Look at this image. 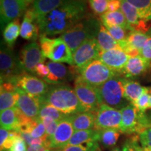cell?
Instances as JSON below:
<instances>
[{
    "instance_id": "cell-16",
    "label": "cell",
    "mask_w": 151,
    "mask_h": 151,
    "mask_svg": "<svg viewBox=\"0 0 151 151\" xmlns=\"http://www.w3.org/2000/svg\"><path fill=\"white\" fill-rule=\"evenodd\" d=\"M72 122L69 116L58 122V127L54 135L50 139V148H65L68 146L71 138L74 133Z\"/></svg>"
},
{
    "instance_id": "cell-18",
    "label": "cell",
    "mask_w": 151,
    "mask_h": 151,
    "mask_svg": "<svg viewBox=\"0 0 151 151\" xmlns=\"http://www.w3.org/2000/svg\"><path fill=\"white\" fill-rule=\"evenodd\" d=\"M19 94L20 97L16 106L17 108L28 118L34 120L39 118L40 111V101L39 97L30 95L20 88Z\"/></svg>"
},
{
    "instance_id": "cell-31",
    "label": "cell",
    "mask_w": 151,
    "mask_h": 151,
    "mask_svg": "<svg viewBox=\"0 0 151 151\" xmlns=\"http://www.w3.org/2000/svg\"><path fill=\"white\" fill-rule=\"evenodd\" d=\"M66 115L62 113L55 107L52 106V105L48 104L47 103H40V111H39V118H50L53 119L57 122H60V120L65 118Z\"/></svg>"
},
{
    "instance_id": "cell-51",
    "label": "cell",
    "mask_w": 151,
    "mask_h": 151,
    "mask_svg": "<svg viewBox=\"0 0 151 151\" xmlns=\"http://www.w3.org/2000/svg\"><path fill=\"white\" fill-rule=\"evenodd\" d=\"M62 150H63V149L62 148H50L47 151H62Z\"/></svg>"
},
{
    "instance_id": "cell-15",
    "label": "cell",
    "mask_w": 151,
    "mask_h": 151,
    "mask_svg": "<svg viewBox=\"0 0 151 151\" xmlns=\"http://www.w3.org/2000/svg\"><path fill=\"white\" fill-rule=\"evenodd\" d=\"M27 5L24 0H0L1 27L20 18L27 11Z\"/></svg>"
},
{
    "instance_id": "cell-41",
    "label": "cell",
    "mask_w": 151,
    "mask_h": 151,
    "mask_svg": "<svg viewBox=\"0 0 151 151\" xmlns=\"http://www.w3.org/2000/svg\"><path fill=\"white\" fill-rule=\"evenodd\" d=\"M49 73H50L49 68L47 64L46 65L44 62H41V63L37 65L35 69V72H34V73L40 76L42 79L46 78L48 76Z\"/></svg>"
},
{
    "instance_id": "cell-49",
    "label": "cell",
    "mask_w": 151,
    "mask_h": 151,
    "mask_svg": "<svg viewBox=\"0 0 151 151\" xmlns=\"http://www.w3.org/2000/svg\"><path fill=\"white\" fill-rule=\"evenodd\" d=\"M148 92L149 96H150V106H149V109H151V87L148 88Z\"/></svg>"
},
{
    "instance_id": "cell-17",
    "label": "cell",
    "mask_w": 151,
    "mask_h": 151,
    "mask_svg": "<svg viewBox=\"0 0 151 151\" xmlns=\"http://www.w3.org/2000/svg\"><path fill=\"white\" fill-rule=\"evenodd\" d=\"M129 58L121 49L115 48L106 51L101 50L98 60L118 74L122 73Z\"/></svg>"
},
{
    "instance_id": "cell-1",
    "label": "cell",
    "mask_w": 151,
    "mask_h": 151,
    "mask_svg": "<svg viewBox=\"0 0 151 151\" xmlns=\"http://www.w3.org/2000/svg\"><path fill=\"white\" fill-rule=\"evenodd\" d=\"M85 0H65L46 16L38 19L40 37L62 35L86 17Z\"/></svg>"
},
{
    "instance_id": "cell-3",
    "label": "cell",
    "mask_w": 151,
    "mask_h": 151,
    "mask_svg": "<svg viewBox=\"0 0 151 151\" xmlns=\"http://www.w3.org/2000/svg\"><path fill=\"white\" fill-rule=\"evenodd\" d=\"M101 22L94 18H85L73 27L62 34L63 39L71 49L72 53L88 39L96 38Z\"/></svg>"
},
{
    "instance_id": "cell-42",
    "label": "cell",
    "mask_w": 151,
    "mask_h": 151,
    "mask_svg": "<svg viewBox=\"0 0 151 151\" xmlns=\"http://www.w3.org/2000/svg\"><path fill=\"white\" fill-rule=\"evenodd\" d=\"M27 144L22 139L21 136L19 137L16 141H15L14 146L11 148L10 151H27Z\"/></svg>"
},
{
    "instance_id": "cell-39",
    "label": "cell",
    "mask_w": 151,
    "mask_h": 151,
    "mask_svg": "<svg viewBox=\"0 0 151 151\" xmlns=\"http://www.w3.org/2000/svg\"><path fill=\"white\" fill-rule=\"evenodd\" d=\"M148 38L140 51V55L147 61L151 62V29L148 31Z\"/></svg>"
},
{
    "instance_id": "cell-7",
    "label": "cell",
    "mask_w": 151,
    "mask_h": 151,
    "mask_svg": "<svg viewBox=\"0 0 151 151\" xmlns=\"http://www.w3.org/2000/svg\"><path fill=\"white\" fill-rule=\"evenodd\" d=\"M78 74L84 81L95 88L101 86L115 76L119 75L99 60H94L78 69Z\"/></svg>"
},
{
    "instance_id": "cell-44",
    "label": "cell",
    "mask_w": 151,
    "mask_h": 151,
    "mask_svg": "<svg viewBox=\"0 0 151 151\" xmlns=\"http://www.w3.org/2000/svg\"><path fill=\"white\" fill-rule=\"evenodd\" d=\"M62 151H92L87 146L78 145V146H67L63 148Z\"/></svg>"
},
{
    "instance_id": "cell-32",
    "label": "cell",
    "mask_w": 151,
    "mask_h": 151,
    "mask_svg": "<svg viewBox=\"0 0 151 151\" xmlns=\"http://www.w3.org/2000/svg\"><path fill=\"white\" fill-rule=\"evenodd\" d=\"M148 38V33L131 31L126 38V41L132 48L141 51Z\"/></svg>"
},
{
    "instance_id": "cell-30",
    "label": "cell",
    "mask_w": 151,
    "mask_h": 151,
    "mask_svg": "<svg viewBox=\"0 0 151 151\" xmlns=\"http://www.w3.org/2000/svg\"><path fill=\"white\" fill-rule=\"evenodd\" d=\"M134 6L138 11L141 19L151 20V0H125Z\"/></svg>"
},
{
    "instance_id": "cell-19",
    "label": "cell",
    "mask_w": 151,
    "mask_h": 151,
    "mask_svg": "<svg viewBox=\"0 0 151 151\" xmlns=\"http://www.w3.org/2000/svg\"><path fill=\"white\" fill-rule=\"evenodd\" d=\"M20 35L22 39L28 41H32L33 42L40 37V30L37 18L31 8L25 11L20 27Z\"/></svg>"
},
{
    "instance_id": "cell-20",
    "label": "cell",
    "mask_w": 151,
    "mask_h": 151,
    "mask_svg": "<svg viewBox=\"0 0 151 151\" xmlns=\"http://www.w3.org/2000/svg\"><path fill=\"white\" fill-rule=\"evenodd\" d=\"M20 94L19 88L14 83L6 81L1 83L0 88V111L15 107Z\"/></svg>"
},
{
    "instance_id": "cell-40",
    "label": "cell",
    "mask_w": 151,
    "mask_h": 151,
    "mask_svg": "<svg viewBox=\"0 0 151 151\" xmlns=\"http://www.w3.org/2000/svg\"><path fill=\"white\" fill-rule=\"evenodd\" d=\"M139 138L142 146L151 147V127L145 129L139 134Z\"/></svg>"
},
{
    "instance_id": "cell-56",
    "label": "cell",
    "mask_w": 151,
    "mask_h": 151,
    "mask_svg": "<svg viewBox=\"0 0 151 151\" xmlns=\"http://www.w3.org/2000/svg\"><path fill=\"white\" fill-rule=\"evenodd\" d=\"M121 1H122V0H121Z\"/></svg>"
},
{
    "instance_id": "cell-25",
    "label": "cell",
    "mask_w": 151,
    "mask_h": 151,
    "mask_svg": "<svg viewBox=\"0 0 151 151\" xmlns=\"http://www.w3.org/2000/svg\"><path fill=\"white\" fill-rule=\"evenodd\" d=\"M64 1L65 0H35L31 9L38 20L60 6Z\"/></svg>"
},
{
    "instance_id": "cell-29",
    "label": "cell",
    "mask_w": 151,
    "mask_h": 151,
    "mask_svg": "<svg viewBox=\"0 0 151 151\" xmlns=\"http://www.w3.org/2000/svg\"><path fill=\"white\" fill-rule=\"evenodd\" d=\"M97 39L99 43L100 49L103 51L109 50L111 49L119 48L118 42L113 39L102 23L100 25L97 36Z\"/></svg>"
},
{
    "instance_id": "cell-2",
    "label": "cell",
    "mask_w": 151,
    "mask_h": 151,
    "mask_svg": "<svg viewBox=\"0 0 151 151\" xmlns=\"http://www.w3.org/2000/svg\"><path fill=\"white\" fill-rule=\"evenodd\" d=\"M39 99L40 103L52 105L66 116L86 111L79 101L75 90L65 84L50 87L46 94Z\"/></svg>"
},
{
    "instance_id": "cell-35",
    "label": "cell",
    "mask_w": 151,
    "mask_h": 151,
    "mask_svg": "<svg viewBox=\"0 0 151 151\" xmlns=\"http://www.w3.org/2000/svg\"><path fill=\"white\" fill-rule=\"evenodd\" d=\"M134 106L135 108L141 113H146V110L150 106V96H149L148 88H146V90L141 94V97L133 104H131Z\"/></svg>"
},
{
    "instance_id": "cell-52",
    "label": "cell",
    "mask_w": 151,
    "mask_h": 151,
    "mask_svg": "<svg viewBox=\"0 0 151 151\" xmlns=\"http://www.w3.org/2000/svg\"><path fill=\"white\" fill-rule=\"evenodd\" d=\"M111 151H122V150H121L119 147H114V148L111 150Z\"/></svg>"
},
{
    "instance_id": "cell-27",
    "label": "cell",
    "mask_w": 151,
    "mask_h": 151,
    "mask_svg": "<svg viewBox=\"0 0 151 151\" xmlns=\"http://www.w3.org/2000/svg\"><path fill=\"white\" fill-rule=\"evenodd\" d=\"M123 86L124 98L130 104L137 101L146 89L139 83L126 78H123Z\"/></svg>"
},
{
    "instance_id": "cell-26",
    "label": "cell",
    "mask_w": 151,
    "mask_h": 151,
    "mask_svg": "<svg viewBox=\"0 0 151 151\" xmlns=\"http://www.w3.org/2000/svg\"><path fill=\"white\" fill-rule=\"evenodd\" d=\"M101 22L104 27L120 26L124 29L130 30L129 24L121 9L115 12H106L100 16Z\"/></svg>"
},
{
    "instance_id": "cell-55",
    "label": "cell",
    "mask_w": 151,
    "mask_h": 151,
    "mask_svg": "<svg viewBox=\"0 0 151 151\" xmlns=\"http://www.w3.org/2000/svg\"><path fill=\"white\" fill-rule=\"evenodd\" d=\"M97 151H101V150H100V149H99V150H98Z\"/></svg>"
},
{
    "instance_id": "cell-24",
    "label": "cell",
    "mask_w": 151,
    "mask_h": 151,
    "mask_svg": "<svg viewBox=\"0 0 151 151\" xmlns=\"http://www.w3.org/2000/svg\"><path fill=\"white\" fill-rule=\"evenodd\" d=\"M101 131L94 129L76 131L71 138L68 146H78L92 141L100 142Z\"/></svg>"
},
{
    "instance_id": "cell-34",
    "label": "cell",
    "mask_w": 151,
    "mask_h": 151,
    "mask_svg": "<svg viewBox=\"0 0 151 151\" xmlns=\"http://www.w3.org/2000/svg\"><path fill=\"white\" fill-rule=\"evenodd\" d=\"M29 134L33 138H43L47 137L46 127L40 118L34 120L32 127L30 128Z\"/></svg>"
},
{
    "instance_id": "cell-4",
    "label": "cell",
    "mask_w": 151,
    "mask_h": 151,
    "mask_svg": "<svg viewBox=\"0 0 151 151\" xmlns=\"http://www.w3.org/2000/svg\"><path fill=\"white\" fill-rule=\"evenodd\" d=\"M101 104H104L116 109L127 106L124 96L123 78L116 75L97 88Z\"/></svg>"
},
{
    "instance_id": "cell-12",
    "label": "cell",
    "mask_w": 151,
    "mask_h": 151,
    "mask_svg": "<svg viewBox=\"0 0 151 151\" xmlns=\"http://www.w3.org/2000/svg\"><path fill=\"white\" fill-rule=\"evenodd\" d=\"M17 87L34 97H40L46 94L50 87L43 79L23 72L13 81Z\"/></svg>"
},
{
    "instance_id": "cell-48",
    "label": "cell",
    "mask_w": 151,
    "mask_h": 151,
    "mask_svg": "<svg viewBox=\"0 0 151 151\" xmlns=\"http://www.w3.org/2000/svg\"><path fill=\"white\" fill-rule=\"evenodd\" d=\"M133 139H134V146L137 151H144L142 147L139 145V143L137 142V140L135 139V137H133Z\"/></svg>"
},
{
    "instance_id": "cell-6",
    "label": "cell",
    "mask_w": 151,
    "mask_h": 151,
    "mask_svg": "<svg viewBox=\"0 0 151 151\" xmlns=\"http://www.w3.org/2000/svg\"><path fill=\"white\" fill-rule=\"evenodd\" d=\"M122 122L120 132L126 134H140L146 128L151 127V121L146 113H141L132 104H128L120 109Z\"/></svg>"
},
{
    "instance_id": "cell-14",
    "label": "cell",
    "mask_w": 151,
    "mask_h": 151,
    "mask_svg": "<svg viewBox=\"0 0 151 151\" xmlns=\"http://www.w3.org/2000/svg\"><path fill=\"white\" fill-rule=\"evenodd\" d=\"M46 57L43 55L41 47L36 42L25 45L20 50L19 60L22 70L27 73L35 72L37 65L43 62Z\"/></svg>"
},
{
    "instance_id": "cell-47",
    "label": "cell",
    "mask_w": 151,
    "mask_h": 151,
    "mask_svg": "<svg viewBox=\"0 0 151 151\" xmlns=\"http://www.w3.org/2000/svg\"><path fill=\"white\" fill-rule=\"evenodd\" d=\"M48 146L45 145H37V146H29L27 151H47L49 150Z\"/></svg>"
},
{
    "instance_id": "cell-5",
    "label": "cell",
    "mask_w": 151,
    "mask_h": 151,
    "mask_svg": "<svg viewBox=\"0 0 151 151\" xmlns=\"http://www.w3.org/2000/svg\"><path fill=\"white\" fill-rule=\"evenodd\" d=\"M40 47L43 55L52 62L74 65L73 53L62 38H50L41 36Z\"/></svg>"
},
{
    "instance_id": "cell-37",
    "label": "cell",
    "mask_w": 151,
    "mask_h": 151,
    "mask_svg": "<svg viewBox=\"0 0 151 151\" xmlns=\"http://www.w3.org/2000/svg\"><path fill=\"white\" fill-rule=\"evenodd\" d=\"M106 28L110 35L112 36L113 39L116 41H121L126 39L128 35L130 32V30L126 29L120 26H113V27H105Z\"/></svg>"
},
{
    "instance_id": "cell-9",
    "label": "cell",
    "mask_w": 151,
    "mask_h": 151,
    "mask_svg": "<svg viewBox=\"0 0 151 151\" xmlns=\"http://www.w3.org/2000/svg\"><path fill=\"white\" fill-rule=\"evenodd\" d=\"M0 72L1 83L13 81L18 76L24 72L20 66L19 58L15 55L11 48L1 46L0 52Z\"/></svg>"
},
{
    "instance_id": "cell-50",
    "label": "cell",
    "mask_w": 151,
    "mask_h": 151,
    "mask_svg": "<svg viewBox=\"0 0 151 151\" xmlns=\"http://www.w3.org/2000/svg\"><path fill=\"white\" fill-rule=\"evenodd\" d=\"M144 151H151V147L150 146H141Z\"/></svg>"
},
{
    "instance_id": "cell-36",
    "label": "cell",
    "mask_w": 151,
    "mask_h": 151,
    "mask_svg": "<svg viewBox=\"0 0 151 151\" xmlns=\"http://www.w3.org/2000/svg\"><path fill=\"white\" fill-rule=\"evenodd\" d=\"M109 1L110 0H88V2L94 14L101 16L107 12Z\"/></svg>"
},
{
    "instance_id": "cell-21",
    "label": "cell",
    "mask_w": 151,
    "mask_h": 151,
    "mask_svg": "<svg viewBox=\"0 0 151 151\" xmlns=\"http://www.w3.org/2000/svg\"><path fill=\"white\" fill-rule=\"evenodd\" d=\"M25 116L16 106L1 111L0 114L1 127L9 131H20Z\"/></svg>"
},
{
    "instance_id": "cell-46",
    "label": "cell",
    "mask_w": 151,
    "mask_h": 151,
    "mask_svg": "<svg viewBox=\"0 0 151 151\" xmlns=\"http://www.w3.org/2000/svg\"><path fill=\"white\" fill-rule=\"evenodd\" d=\"M10 132L11 131L1 127V129H0V146H2L5 141L8 139L9 135H10Z\"/></svg>"
},
{
    "instance_id": "cell-53",
    "label": "cell",
    "mask_w": 151,
    "mask_h": 151,
    "mask_svg": "<svg viewBox=\"0 0 151 151\" xmlns=\"http://www.w3.org/2000/svg\"><path fill=\"white\" fill-rule=\"evenodd\" d=\"M24 1H25V2L27 4H30V3H32V2H34V1H35V0H24Z\"/></svg>"
},
{
    "instance_id": "cell-10",
    "label": "cell",
    "mask_w": 151,
    "mask_h": 151,
    "mask_svg": "<svg viewBox=\"0 0 151 151\" xmlns=\"http://www.w3.org/2000/svg\"><path fill=\"white\" fill-rule=\"evenodd\" d=\"M121 122V111L102 104L96 113L94 129L102 131L107 129H115L120 131Z\"/></svg>"
},
{
    "instance_id": "cell-13",
    "label": "cell",
    "mask_w": 151,
    "mask_h": 151,
    "mask_svg": "<svg viewBox=\"0 0 151 151\" xmlns=\"http://www.w3.org/2000/svg\"><path fill=\"white\" fill-rule=\"evenodd\" d=\"M100 52L101 49L96 38L87 39L73 53L74 66L80 69L93 60H98Z\"/></svg>"
},
{
    "instance_id": "cell-8",
    "label": "cell",
    "mask_w": 151,
    "mask_h": 151,
    "mask_svg": "<svg viewBox=\"0 0 151 151\" xmlns=\"http://www.w3.org/2000/svg\"><path fill=\"white\" fill-rule=\"evenodd\" d=\"M74 90L86 111L97 113L101 105L97 88L86 83L78 76L75 79Z\"/></svg>"
},
{
    "instance_id": "cell-22",
    "label": "cell",
    "mask_w": 151,
    "mask_h": 151,
    "mask_svg": "<svg viewBox=\"0 0 151 151\" xmlns=\"http://www.w3.org/2000/svg\"><path fill=\"white\" fill-rule=\"evenodd\" d=\"M149 69H151V62L147 61L139 55L129 58L122 73L126 78H136L146 73Z\"/></svg>"
},
{
    "instance_id": "cell-54",
    "label": "cell",
    "mask_w": 151,
    "mask_h": 151,
    "mask_svg": "<svg viewBox=\"0 0 151 151\" xmlns=\"http://www.w3.org/2000/svg\"><path fill=\"white\" fill-rule=\"evenodd\" d=\"M2 151H10V150H2Z\"/></svg>"
},
{
    "instance_id": "cell-38",
    "label": "cell",
    "mask_w": 151,
    "mask_h": 151,
    "mask_svg": "<svg viewBox=\"0 0 151 151\" xmlns=\"http://www.w3.org/2000/svg\"><path fill=\"white\" fill-rule=\"evenodd\" d=\"M41 121L43 122V123L44 124L45 127H46V135L48 137V139L50 140V139L52 137V136L54 135L55 132L56 131L57 127H58V122L55 120H54L53 119L50 118H43L41 119ZM50 143V142H49Z\"/></svg>"
},
{
    "instance_id": "cell-11",
    "label": "cell",
    "mask_w": 151,
    "mask_h": 151,
    "mask_svg": "<svg viewBox=\"0 0 151 151\" xmlns=\"http://www.w3.org/2000/svg\"><path fill=\"white\" fill-rule=\"evenodd\" d=\"M47 65L49 68L50 73L46 78L43 80L48 84L60 85L67 81H71L78 76V69L74 65L69 67L66 66L60 62H48Z\"/></svg>"
},
{
    "instance_id": "cell-43",
    "label": "cell",
    "mask_w": 151,
    "mask_h": 151,
    "mask_svg": "<svg viewBox=\"0 0 151 151\" xmlns=\"http://www.w3.org/2000/svg\"><path fill=\"white\" fill-rule=\"evenodd\" d=\"M121 0H110L108 4L107 12H115L121 9Z\"/></svg>"
},
{
    "instance_id": "cell-33",
    "label": "cell",
    "mask_w": 151,
    "mask_h": 151,
    "mask_svg": "<svg viewBox=\"0 0 151 151\" xmlns=\"http://www.w3.org/2000/svg\"><path fill=\"white\" fill-rule=\"evenodd\" d=\"M121 132L118 129H107L101 131L100 142L105 148L114 146L117 143Z\"/></svg>"
},
{
    "instance_id": "cell-23",
    "label": "cell",
    "mask_w": 151,
    "mask_h": 151,
    "mask_svg": "<svg viewBox=\"0 0 151 151\" xmlns=\"http://www.w3.org/2000/svg\"><path fill=\"white\" fill-rule=\"evenodd\" d=\"M74 131L94 129L96 113L90 111L81 112L69 116Z\"/></svg>"
},
{
    "instance_id": "cell-45",
    "label": "cell",
    "mask_w": 151,
    "mask_h": 151,
    "mask_svg": "<svg viewBox=\"0 0 151 151\" xmlns=\"http://www.w3.org/2000/svg\"><path fill=\"white\" fill-rule=\"evenodd\" d=\"M122 151H137L134 146V139H127L124 143L123 146H122Z\"/></svg>"
},
{
    "instance_id": "cell-28",
    "label": "cell",
    "mask_w": 151,
    "mask_h": 151,
    "mask_svg": "<svg viewBox=\"0 0 151 151\" xmlns=\"http://www.w3.org/2000/svg\"><path fill=\"white\" fill-rule=\"evenodd\" d=\"M20 24L19 18L13 20L6 25L3 31V39L4 43L9 48H12L20 35Z\"/></svg>"
}]
</instances>
